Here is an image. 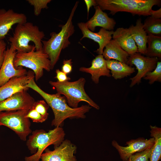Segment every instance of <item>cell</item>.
<instances>
[{
  "mask_svg": "<svg viewBox=\"0 0 161 161\" xmlns=\"http://www.w3.org/2000/svg\"><path fill=\"white\" fill-rule=\"evenodd\" d=\"M27 1L30 4L33 6L34 14L38 16L40 14L42 9L48 8L47 4L51 0H27Z\"/></svg>",
  "mask_w": 161,
  "mask_h": 161,
  "instance_id": "obj_29",
  "label": "cell"
},
{
  "mask_svg": "<svg viewBox=\"0 0 161 161\" xmlns=\"http://www.w3.org/2000/svg\"><path fill=\"white\" fill-rule=\"evenodd\" d=\"M29 110L0 112V126L8 127L21 140L26 141L27 136L32 132L30 119L26 117Z\"/></svg>",
  "mask_w": 161,
  "mask_h": 161,
  "instance_id": "obj_8",
  "label": "cell"
},
{
  "mask_svg": "<svg viewBox=\"0 0 161 161\" xmlns=\"http://www.w3.org/2000/svg\"><path fill=\"white\" fill-rule=\"evenodd\" d=\"M49 105L44 100L35 101L30 109L26 117L30 119L33 122L43 123L47 119L49 113Z\"/></svg>",
  "mask_w": 161,
  "mask_h": 161,
  "instance_id": "obj_22",
  "label": "cell"
},
{
  "mask_svg": "<svg viewBox=\"0 0 161 161\" xmlns=\"http://www.w3.org/2000/svg\"><path fill=\"white\" fill-rule=\"evenodd\" d=\"M153 146L131 155L127 161H149Z\"/></svg>",
  "mask_w": 161,
  "mask_h": 161,
  "instance_id": "obj_28",
  "label": "cell"
},
{
  "mask_svg": "<svg viewBox=\"0 0 161 161\" xmlns=\"http://www.w3.org/2000/svg\"><path fill=\"white\" fill-rule=\"evenodd\" d=\"M27 91L18 92L0 101V112L30 109L35 101Z\"/></svg>",
  "mask_w": 161,
  "mask_h": 161,
  "instance_id": "obj_12",
  "label": "cell"
},
{
  "mask_svg": "<svg viewBox=\"0 0 161 161\" xmlns=\"http://www.w3.org/2000/svg\"><path fill=\"white\" fill-rule=\"evenodd\" d=\"M158 61L157 57L144 56L138 52L130 55L126 64L134 65L138 70L137 75L130 79L131 80L130 87H132L136 84H139L147 73L155 69Z\"/></svg>",
  "mask_w": 161,
  "mask_h": 161,
  "instance_id": "obj_9",
  "label": "cell"
},
{
  "mask_svg": "<svg viewBox=\"0 0 161 161\" xmlns=\"http://www.w3.org/2000/svg\"><path fill=\"white\" fill-rule=\"evenodd\" d=\"M78 26L83 35L80 40L86 38L97 43L99 47L95 52L99 55H102L104 48L112 40L113 31H109L101 28L98 32H95L88 28L85 23H78Z\"/></svg>",
  "mask_w": 161,
  "mask_h": 161,
  "instance_id": "obj_16",
  "label": "cell"
},
{
  "mask_svg": "<svg viewBox=\"0 0 161 161\" xmlns=\"http://www.w3.org/2000/svg\"><path fill=\"white\" fill-rule=\"evenodd\" d=\"M148 47L145 55L150 57L161 58V37L151 34L147 35Z\"/></svg>",
  "mask_w": 161,
  "mask_h": 161,
  "instance_id": "obj_25",
  "label": "cell"
},
{
  "mask_svg": "<svg viewBox=\"0 0 161 161\" xmlns=\"http://www.w3.org/2000/svg\"><path fill=\"white\" fill-rule=\"evenodd\" d=\"M27 21V17L24 13L16 12L11 9H0V41L4 40L13 25Z\"/></svg>",
  "mask_w": 161,
  "mask_h": 161,
  "instance_id": "obj_15",
  "label": "cell"
},
{
  "mask_svg": "<svg viewBox=\"0 0 161 161\" xmlns=\"http://www.w3.org/2000/svg\"><path fill=\"white\" fill-rule=\"evenodd\" d=\"M112 38L129 55L138 52L137 46L128 28H117L114 31Z\"/></svg>",
  "mask_w": 161,
  "mask_h": 161,
  "instance_id": "obj_19",
  "label": "cell"
},
{
  "mask_svg": "<svg viewBox=\"0 0 161 161\" xmlns=\"http://www.w3.org/2000/svg\"><path fill=\"white\" fill-rule=\"evenodd\" d=\"M50 150L46 148L41 157L42 161H76L74 154L76 153L77 147L68 140H64L59 146L54 147Z\"/></svg>",
  "mask_w": 161,
  "mask_h": 161,
  "instance_id": "obj_10",
  "label": "cell"
},
{
  "mask_svg": "<svg viewBox=\"0 0 161 161\" xmlns=\"http://www.w3.org/2000/svg\"><path fill=\"white\" fill-rule=\"evenodd\" d=\"M26 145L31 153L34 154L25 158V161H39L45 150L51 145H59L64 140L65 133L61 127H55L47 132L43 129L36 130L32 132Z\"/></svg>",
  "mask_w": 161,
  "mask_h": 161,
  "instance_id": "obj_4",
  "label": "cell"
},
{
  "mask_svg": "<svg viewBox=\"0 0 161 161\" xmlns=\"http://www.w3.org/2000/svg\"><path fill=\"white\" fill-rule=\"evenodd\" d=\"M154 139L153 137L149 139L144 138H139L131 140L126 142V146L119 145L115 140L112 142V145L117 150L120 158L123 161H127L129 157L137 152L143 151L153 145Z\"/></svg>",
  "mask_w": 161,
  "mask_h": 161,
  "instance_id": "obj_14",
  "label": "cell"
},
{
  "mask_svg": "<svg viewBox=\"0 0 161 161\" xmlns=\"http://www.w3.org/2000/svg\"><path fill=\"white\" fill-rule=\"evenodd\" d=\"M144 79L149 80V83L152 84L155 81L161 82V62L158 61L156 67L153 71L146 74Z\"/></svg>",
  "mask_w": 161,
  "mask_h": 161,
  "instance_id": "obj_27",
  "label": "cell"
},
{
  "mask_svg": "<svg viewBox=\"0 0 161 161\" xmlns=\"http://www.w3.org/2000/svg\"><path fill=\"white\" fill-rule=\"evenodd\" d=\"M150 16L155 18H161V8H160L159 9L156 10H153Z\"/></svg>",
  "mask_w": 161,
  "mask_h": 161,
  "instance_id": "obj_34",
  "label": "cell"
},
{
  "mask_svg": "<svg viewBox=\"0 0 161 161\" xmlns=\"http://www.w3.org/2000/svg\"><path fill=\"white\" fill-rule=\"evenodd\" d=\"M7 44L4 40L0 41V69L3 62Z\"/></svg>",
  "mask_w": 161,
  "mask_h": 161,
  "instance_id": "obj_32",
  "label": "cell"
},
{
  "mask_svg": "<svg viewBox=\"0 0 161 161\" xmlns=\"http://www.w3.org/2000/svg\"><path fill=\"white\" fill-rule=\"evenodd\" d=\"M72 59L64 60L61 67V71L66 75L70 73L72 70Z\"/></svg>",
  "mask_w": 161,
  "mask_h": 161,
  "instance_id": "obj_30",
  "label": "cell"
},
{
  "mask_svg": "<svg viewBox=\"0 0 161 161\" xmlns=\"http://www.w3.org/2000/svg\"><path fill=\"white\" fill-rule=\"evenodd\" d=\"M84 1L86 5L87 13V18H88L90 8L92 6L95 7L97 5L96 2L95 0H84Z\"/></svg>",
  "mask_w": 161,
  "mask_h": 161,
  "instance_id": "obj_33",
  "label": "cell"
},
{
  "mask_svg": "<svg viewBox=\"0 0 161 161\" xmlns=\"http://www.w3.org/2000/svg\"><path fill=\"white\" fill-rule=\"evenodd\" d=\"M107 68L111 70L112 76L115 79L123 78L135 72L134 68L126 63L115 60H106Z\"/></svg>",
  "mask_w": 161,
  "mask_h": 161,
  "instance_id": "obj_23",
  "label": "cell"
},
{
  "mask_svg": "<svg viewBox=\"0 0 161 161\" xmlns=\"http://www.w3.org/2000/svg\"><path fill=\"white\" fill-rule=\"evenodd\" d=\"M128 29L137 44L138 52L145 55L147 52V35L143 28L141 19H137L135 25H131Z\"/></svg>",
  "mask_w": 161,
  "mask_h": 161,
  "instance_id": "obj_20",
  "label": "cell"
},
{
  "mask_svg": "<svg viewBox=\"0 0 161 161\" xmlns=\"http://www.w3.org/2000/svg\"><path fill=\"white\" fill-rule=\"evenodd\" d=\"M86 80L80 78L73 82L66 81L63 82L50 81L49 84L56 90L57 93L64 95L68 105L72 108L78 107L79 103L85 102L91 107L96 109L99 106L95 102L86 94L84 89Z\"/></svg>",
  "mask_w": 161,
  "mask_h": 161,
  "instance_id": "obj_6",
  "label": "cell"
},
{
  "mask_svg": "<svg viewBox=\"0 0 161 161\" xmlns=\"http://www.w3.org/2000/svg\"><path fill=\"white\" fill-rule=\"evenodd\" d=\"M143 28L148 34L160 36L161 35V19L151 16L147 18L143 24Z\"/></svg>",
  "mask_w": 161,
  "mask_h": 161,
  "instance_id": "obj_26",
  "label": "cell"
},
{
  "mask_svg": "<svg viewBox=\"0 0 161 161\" xmlns=\"http://www.w3.org/2000/svg\"><path fill=\"white\" fill-rule=\"evenodd\" d=\"M79 70L90 74L92 80L96 84L99 83L100 76L110 77L111 76L110 70L107 68L106 60L102 55H98L92 60L90 67H81Z\"/></svg>",
  "mask_w": 161,
  "mask_h": 161,
  "instance_id": "obj_18",
  "label": "cell"
},
{
  "mask_svg": "<svg viewBox=\"0 0 161 161\" xmlns=\"http://www.w3.org/2000/svg\"><path fill=\"white\" fill-rule=\"evenodd\" d=\"M150 135L154 139L150 155V161H159L161 156V129L156 126H150Z\"/></svg>",
  "mask_w": 161,
  "mask_h": 161,
  "instance_id": "obj_24",
  "label": "cell"
},
{
  "mask_svg": "<svg viewBox=\"0 0 161 161\" xmlns=\"http://www.w3.org/2000/svg\"><path fill=\"white\" fill-rule=\"evenodd\" d=\"M34 78L32 71L20 76L12 78L2 86H0V102L2 101L13 94L19 91L27 90V85L31 80Z\"/></svg>",
  "mask_w": 161,
  "mask_h": 161,
  "instance_id": "obj_13",
  "label": "cell"
},
{
  "mask_svg": "<svg viewBox=\"0 0 161 161\" xmlns=\"http://www.w3.org/2000/svg\"><path fill=\"white\" fill-rule=\"evenodd\" d=\"M34 78L32 79L27 85L39 94L52 109L54 118L51 125L55 127H61L64 121L70 119L85 118V114L88 112L91 107L89 105H82L76 108H72L68 104L65 97L57 93L51 94L44 91L36 83Z\"/></svg>",
  "mask_w": 161,
  "mask_h": 161,
  "instance_id": "obj_1",
  "label": "cell"
},
{
  "mask_svg": "<svg viewBox=\"0 0 161 161\" xmlns=\"http://www.w3.org/2000/svg\"><path fill=\"white\" fill-rule=\"evenodd\" d=\"M97 5L102 10L110 11L114 15L119 12L130 13L133 15L151 16L152 7L160 5V0H96Z\"/></svg>",
  "mask_w": 161,
  "mask_h": 161,
  "instance_id": "obj_5",
  "label": "cell"
},
{
  "mask_svg": "<svg viewBox=\"0 0 161 161\" xmlns=\"http://www.w3.org/2000/svg\"><path fill=\"white\" fill-rule=\"evenodd\" d=\"M102 55L106 60L113 59L126 64L129 55L113 39L105 46Z\"/></svg>",
  "mask_w": 161,
  "mask_h": 161,
  "instance_id": "obj_21",
  "label": "cell"
},
{
  "mask_svg": "<svg viewBox=\"0 0 161 161\" xmlns=\"http://www.w3.org/2000/svg\"><path fill=\"white\" fill-rule=\"evenodd\" d=\"M78 4L76 2L66 23L63 25L58 33L53 32L50 34V38L47 41H42V50L48 55L52 69L58 60L61 51L68 47L71 43L69 39L74 33V26L72 19Z\"/></svg>",
  "mask_w": 161,
  "mask_h": 161,
  "instance_id": "obj_2",
  "label": "cell"
},
{
  "mask_svg": "<svg viewBox=\"0 0 161 161\" xmlns=\"http://www.w3.org/2000/svg\"><path fill=\"white\" fill-rule=\"evenodd\" d=\"M13 63L16 68L22 66L31 69L34 73L36 81L43 76L44 69L48 72L51 70L50 62L48 55L42 50L36 51L35 46L30 52H17Z\"/></svg>",
  "mask_w": 161,
  "mask_h": 161,
  "instance_id": "obj_7",
  "label": "cell"
},
{
  "mask_svg": "<svg viewBox=\"0 0 161 161\" xmlns=\"http://www.w3.org/2000/svg\"><path fill=\"white\" fill-rule=\"evenodd\" d=\"M56 78L58 81L59 82H63L66 81H68L70 80V78L68 77L67 75L59 69H58L56 70Z\"/></svg>",
  "mask_w": 161,
  "mask_h": 161,
  "instance_id": "obj_31",
  "label": "cell"
},
{
  "mask_svg": "<svg viewBox=\"0 0 161 161\" xmlns=\"http://www.w3.org/2000/svg\"><path fill=\"white\" fill-rule=\"evenodd\" d=\"M44 36V32L38 26L27 21L17 24L9 40L10 45L17 52H26L31 51L34 46L36 51L42 50V41Z\"/></svg>",
  "mask_w": 161,
  "mask_h": 161,
  "instance_id": "obj_3",
  "label": "cell"
},
{
  "mask_svg": "<svg viewBox=\"0 0 161 161\" xmlns=\"http://www.w3.org/2000/svg\"><path fill=\"white\" fill-rule=\"evenodd\" d=\"M94 7L95 12L94 15L85 23L88 28L93 32L97 26L107 30H113L116 24L114 20L109 17L98 5H96Z\"/></svg>",
  "mask_w": 161,
  "mask_h": 161,
  "instance_id": "obj_17",
  "label": "cell"
},
{
  "mask_svg": "<svg viewBox=\"0 0 161 161\" xmlns=\"http://www.w3.org/2000/svg\"><path fill=\"white\" fill-rule=\"evenodd\" d=\"M17 52L12 46L7 47L5 52L4 59L0 69V86L12 78L20 76L26 74L27 70L22 66L16 68L13 60Z\"/></svg>",
  "mask_w": 161,
  "mask_h": 161,
  "instance_id": "obj_11",
  "label": "cell"
}]
</instances>
